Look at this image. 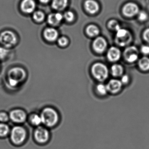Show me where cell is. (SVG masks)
<instances>
[{
    "mask_svg": "<svg viewBox=\"0 0 149 149\" xmlns=\"http://www.w3.org/2000/svg\"><path fill=\"white\" fill-rule=\"evenodd\" d=\"M121 56V52L117 48L111 47L109 49L107 53L108 60L111 62L117 61Z\"/></svg>",
    "mask_w": 149,
    "mask_h": 149,
    "instance_id": "9a60e30c",
    "label": "cell"
},
{
    "mask_svg": "<svg viewBox=\"0 0 149 149\" xmlns=\"http://www.w3.org/2000/svg\"><path fill=\"white\" fill-rule=\"evenodd\" d=\"M41 3H43V4H46L48 2L50 1V0H39Z\"/></svg>",
    "mask_w": 149,
    "mask_h": 149,
    "instance_id": "e575fe53",
    "label": "cell"
},
{
    "mask_svg": "<svg viewBox=\"0 0 149 149\" xmlns=\"http://www.w3.org/2000/svg\"><path fill=\"white\" fill-rule=\"evenodd\" d=\"M63 18V15L60 13H51L48 17L47 22L52 26H57L61 21Z\"/></svg>",
    "mask_w": 149,
    "mask_h": 149,
    "instance_id": "e0dca14e",
    "label": "cell"
},
{
    "mask_svg": "<svg viewBox=\"0 0 149 149\" xmlns=\"http://www.w3.org/2000/svg\"><path fill=\"white\" fill-rule=\"evenodd\" d=\"M138 51L135 47H128L124 52V57L125 60L129 63L136 61L138 58Z\"/></svg>",
    "mask_w": 149,
    "mask_h": 149,
    "instance_id": "9c48e42d",
    "label": "cell"
},
{
    "mask_svg": "<svg viewBox=\"0 0 149 149\" xmlns=\"http://www.w3.org/2000/svg\"><path fill=\"white\" fill-rule=\"evenodd\" d=\"M35 8L36 3L34 0H23L21 4L22 11L25 13H31Z\"/></svg>",
    "mask_w": 149,
    "mask_h": 149,
    "instance_id": "4fadbf2b",
    "label": "cell"
},
{
    "mask_svg": "<svg viewBox=\"0 0 149 149\" xmlns=\"http://www.w3.org/2000/svg\"><path fill=\"white\" fill-rule=\"evenodd\" d=\"M26 130L20 126H15L10 133L11 141L15 145H21L23 143L26 138Z\"/></svg>",
    "mask_w": 149,
    "mask_h": 149,
    "instance_id": "277c9868",
    "label": "cell"
},
{
    "mask_svg": "<svg viewBox=\"0 0 149 149\" xmlns=\"http://www.w3.org/2000/svg\"><path fill=\"white\" fill-rule=\"evenodd\" d=\"M91 72L94 78L99 81H105L109 76L108 68L101 63H95L91 67Z\"/></svg>",
    "mask_w": 149,
    "mask_h": 149,
    "instance_id": "3957f363",
    "label": "cell"
},
{
    "mask_svg": "<svg viewBox=\"0 0 149 149\" xmlns=\"http://www.w3.org/2000/svg\"><path fill=\"white\" fill-rule=\"evenodd\" d=\"M68 41L66 37H61L58 39V44L62 47L66 46L68 44Z\"/></svg>",
    "mask_w": 149,
    "mask_h": 149,
    "instance_id": "f546056e",
    "label": "cell"
},
{
    "mask_svg": "<svg viewBox=\"0 0 149 149\" xmlns=\"http://www.w3.org/2000/svg\"><path fill=\"white\" fill-rule=\"evenodd\" d=\"M68 0H53L52 7L54 9L61 11L67 6Z\"/></svg>",
    "mask_w": 149,
    "mask_h": 149,
    "instance_id": "ac0fdd59",
    "label": "cell"
},
{
    "mask_svg": "<svg viewBox=\"0 0 149 149\" xmlns=\"http://www.w3.org/2000/svg\"><path fill=\"white\" fill-rule=\"evenodd\" d=\"M111 74L115 77L121 76L123 73V68L119 64H115L112 65L111 68Z\"/></svg>",
    "mask_w": 149,
    "mask_h": 149,
    "instance_id": "d6986e66",
    "label": "cell"
},
{
    "mask_svg": "<svg viewBox=\"0 0 149 149\" xmlns=\"http://www.w3.org/2000/svg\"><path fill=\"white\" fill-rule=\"evenodd\" d=\"M17 42V37L12 31H5L0 34V42L5 47H11L15 46Z\"/></svg>",
    "mask_w": 149,
    "mask_h": 149,
    "instance_id": "5b68a950",
    "label": "cell"
},
{
    "mask_svg": "<svg viewBox=\"0 0 149 149\" xmlns=\"http://www.w3.org/2000/svg\"><path fill=\"white\" fill-rule=\"evenodd\" d=\"M33 18L36 21L41 22L44 20L45 15L41 11H36L33 14Z\"/></svg>",
    "mask_w": 149,
    "mask_h": 149,
    "instance_id": "cb8c5ba5",
    "label": "cell"
},
{
    "mask_svg": "<svg viewBox=\"0 0 149 149\" xmlns=\"http://www.w3.org/2000/svg\"><path fill=\"white\" fill-rule=\"evenodd\" d=\"M42 123L48 127L55 126L59 121V115L57 111L52 108H45L40 115Z\"/></svg>",
    "mask_w": 149,
    "mask_h": 149,
    "instance_id": "6da1fadb",
    "label": "cell"
},
{
    "mask_svg": "<svg viewBox=\"0 0 149 149\" xmlns=\"http://www.w3.org/2000/svg\"><path fill=\"white\" fill-rule=\"evenodd\" d=\"M96 90L98 94L102 95H105L108 91L106 85L102 84H100L97 86Z\"/></svg>",
    "mask_w": 149,
    "mask_h": 149,
    "instance_id": "d4e9b609",
    "label": "cell"
},
{
    "mask_svg": "<svg viewBox=\"0 0 149 149\" xmlns=\"http://www.w3.org/2000/svg\"><path fill=\"white\" fill-rule=\"evenodd\" d=\"M141 52L145 55L149 54V46L144 45L141 48Z\"/></svg>",
    "mask_w": 149,
    "mask_h": 149,
    "instance_id": "1f68e13d",
    "label": "cell"
},
{
    "mask_svg": "<svg viewBox=\"0 0 149 149\" xmlns=\"http://www.w3.org/2000/svg\"><path fill=\"white\" fill-rule=\"evenodd\" d=\"M122 85L123 84L121 81L116 79H111L108 82L106 87L109 92L112 94H116L121 90Z\"/></svg>",
    "mask_w": 149,
    "mask_h": 149,
    "instance_id": "8fae6325",
    "label": "cell"
},
{
    "mask_svg": "<svg viewBox=\"0 0 149 149\" xmlns=\"http://www.w3.org/2000/svg\"><path fill=\"white\" fill-rule=\"evenodd\" d=\"M26 112L22 109H15L10 112L9 118L14 123H22L26 119Z\"/></svg>",
    "mask_w": 149,
    "mask_h": 149,
    "instance_id": "ba28073f",
    "label": "cell"
},
{
    "mask_svg": "<svg viewBox=\"0 0 149 149\" xmlns=\"http://www.w3.org/2000/svg\"><path fill=\"white\" fill-rule=\"evenodd\" d=\"M108 26L111 29L116 30V31L120 29V27L118 22L115 20H112L109 22V23H108Z\"/></svg>",
    "mask_w": 149,
    "mask_h": 149,
    "instance_id": "484cf974",
    "label": "cell"
},
{
    "mask_svg": "<svg viewBox=\"0 0 149 149\" xmlns=\"http://www.w3.org/2000/svg\"><path fill=\"white\" fill-rule=\"evenodd\" d=\"M139 67L143 71L149 70V58L147 57H143L140 59L138 62Z\"/></svg>",
    "mask_w": 149,
    "mask_h": 149,
    "instance_id": "ffe728a7",
    "label": "cell"
},
{
    "mask_svg": "<svg viewBox=\"0 0 149 149\" xmlns=\"http://www.w3.org/2000/svg\"><path fill=\"white\" fill-rule=\"evenodd\" d=\"M29 120L31 124L35 126H39L42 123L40 116L37 114H34L31 115L29 118Z\"/></svg>",
    "mask_w": 149,
    "mask_h": 149,
    "instance_id": "44dd1931",
    "label": "cell"
},
{
    "mask_svg": "<svg viewBox=\"0 0 149 149\" xmlns=\"http://www.w3.org/2000/svg\"><path fill=\"white\" fill-rule=\"evenodd\" d=\"M107 43L106 40L102 37L97 38L94 41L93 47L94 50L98 53H102L106 49Z\"/></svg>",
    "mask_w": 149,
    "mask_h": 149,
    "instance_id": "7c38bea8",
    "label": "cell"
},
{
    "mask_svg": "<svg viewBox=\"0 0 149 149\" xmlns=\"http://www.w3.org/2000/svg\"><path fill=\"white\" fill-rule=\"evenodd\" d=\"M26 74L23 69L15 67L8 71V83L11 87H15L24 81Z\"/></svg>",
    "mask_w": 149,
    "mask_h": 149,
    "instance_id": "7a4b0ae2",
    "label": "cell"
},
{
    "mask_svg": "<svg viewBox=\"0 0 149 149\" xmlns=\"http://www.w3.org/2000/svg\"><path fill=\"white\" fill-rule=\"evenodd\" d=\"M132 36L129 31L125 29H119L117 31L116 42L121 47L126 46L131 41Z\"/></svg>",
    "mask_w": 149,
    "mask_h": 149,
    "instance_id": "8992f818",
    "label": "cell"
},
{
    "mask_svg": "<svg viewBox=\"0 0 149 149\" xmlns=\"http://www.w3.org/2000/svg\"><path fill=\"white\" fill-rule=\"evenodd\" d=\"M84 7L86 11L90 14L95 13L99 9V6L94 0H87L84 3Z\"/></svg>",
    "mask_w": 149,
    "mask_h": 149,
    "instance_id": "2e32d148",
    "label": "cell"
},
{
    "mask_svg": "<svg viewBox=\"0 0 149 149\" xmlns=\"http://www.w3.org/2000/svg\"><path fill=\"white\" fill-rule=\"evenodd\" d=\"M138 18L141 21H145L148 18V15L145 12L141 11L139 13Z\"/></svg>",
    "mask_w": 149,
    "mask_h": 149,
    "instance_id": "4dcf8cb0",
    "label": "cell"
},
{
    "mask_svg": "<svg viewBox=\"0 0 149 149\" xmlns=\"http://www.w3.org/2000/svg\"><path fill=\"white\" fill-rule=\"evenodd\" d=\"M143 36L144 39L147 42L149 43V28L147 29L144 31Z\"/></svg>",
    "mask_w": 149,
    "mask_h": 149,
    "instance_id": "d6a6232c",
    "label": "cell"
},
{
    "mask_svg": "<svg viewBox=\"0 0 149 149\" xmlns=\"http://www.w3.org/2000/svg\"><path fill=\"white\" fill-rule=\"evenodd\" d=\"M139 8L136 4L129 3L126 4L123 8L124 15L127 17H132L136 15L139 12Z\"/></svg>",
    "mask_w": 149,
    "mask_h": 149,
    "instance_id": "30bf717a",
    "label": "cell"
},
{
    "mask_svg": "<svg viewBox=\"0 0 149 149\" xmlns=\"http://www.w3.org/2000/svg\"><path fill=\"white\" fill-rule=\"evenodd\" d=\"M44 37L48 41L52 42L57 40L58 37V31L53 28H48L43 33Z\"/></svg>",
    "mask_w": 149,
    "mask_h": 149,
    "instance_id": "5bb4252c",
    "label": "cell"
},
{
    "mask_svg": "<svg viewBox=\"0 0 149 149\" xmlns=\"http://www.w3.org/2000/svg\"><path fill=\"white\" fill-rule=\"evenodd\" d=\"M9 53L8 49L5 48L0 47V60L5 59Z\"/></svg>",
    "mask_w": 149,
    "mask_h": 149,
    "instance_id": "4316f807",
    "label": "cell"
},
{
    "mask_svg": "<svg viewBox=\"0 0 149 149\" xmlns=\"http://www.w3.org/2000/svg\"><path fill=\"white\" fill-rule=\"evenodd\" d=\"M9 116L5 112H0V122L5 123L9 120Z\"/></svg>",
    "mask_w": 149,
    "mask_h": 149,
    "instance_id": "83f0119b",
    "label": "cell"
},
{
    "mask_svg": "<svg viewBox=\"0 0 149 149\" xmlns=\"http://www.w3.org/2000/svg\"><path fill=\"white\" fill-rule=\"evenodd\" d=\"M86 31L88 34L92 37L96 36L99 33V30L98 28L94 25H91L87 27Z\"/></svg>",
    "mask_w": 149,
    "mask_h": 149,
    "instance_id": "7402d4cb",
    "label": "cell"
},
{
    "mask_svg": "<svg viewBox=\"0 0 149 149\" xmlns=\"http://www.w3.org/2000/svg\"><path fill=\"white\" fill-rule=\"evenodd\" d=\"M34 139L39 144L46 143L49 138V133L47 129L43 126H38L34 132Z\"/></svg>",
    "mask_w": 149,
    "mask_h": 149,
    "instance_id": "52a82bcc",
    "label": "cell"
},
{
    "mask_svg": "<svg viewBox=\"0 0 149 149\" xmlns=\"http://www.w3.org/2000/svg\"><path fill=\"white\" fill-rule=\"evenodd\" d=\"M64 18L68 21H72L74 19V14L72 12L68 11V12H66L64 14Z\"/></svg>",
    "mask_w": 149,
    "mask_h": 149,
    "instance_id": "f1b7e54d",
    "label": "cell"
},
{
    "mask_svg": "<svg viewBox=\"0 0 149 149\" xmlns=\"http://www.w3.org/2000/svg\"><path fill=\"white\" fill-rule=\"evenodd\" d=\"M10 132V129L8 125L5 123H0V137L6 136Z\"/></svg>",
    "mask_w": 149,
    "mask_h": 149,
    "instance_id": "603a6c76",
    "label": "cell"
},
{
    "mask_svg": "<svg viewBox=\"0 0 149 149\" xmlns=\"http://www.w3.org/2000/svg\"><path fill=\"white\" fill-rule=\"evenodd\" d=\"M121 82L123 84H126L129 81V77L127 75H124L122 76L121 80Z\"/></svg>",
    "mask_w": 149,
    "mask_h": 149,
    "instance_id": "836d02e7",
    "label": "cell"
}]
</instances>
